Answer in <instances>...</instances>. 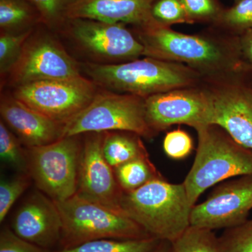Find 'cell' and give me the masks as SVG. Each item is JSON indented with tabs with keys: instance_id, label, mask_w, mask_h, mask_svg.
<instances>
[{
	"instance_id": "obj_1",
	"label": "cell",
	"mask_w": 252,
	"mask_h": 252,
	"mask_svg": "<svg viewBox=\"0 0 252 252\" xmlns=\"http://www.w3.org/2000/svg\"><path fill=\"white\" fill-rule=\"evenodd\" d=\"M193 207L183 183H170L162 177L123 191L119 203L123 213L150 236L171 243L190 227Z\"/></svg>"
},
{
	"instance_id": "obj_2",
	"label": "cell",
	"mask_w": 252,
	"mask_h": 252,
	"mask_svg": "<svg viewBox=\"0 0 252 252\" xmlns=\"http://www.w3.org/2000/svg\"><path fill=\"white\" fill-rule=\"evenodd\" d=\"M81 69L101 89L144 99L175 89L193 87L202 77L186 64L149 57L114 64L86 62L81 63Z\"/></svg>"
},
{
	"instance_id": "obj_3",
	"label": "cell",
	"mask_w": 252,
	"mask_h": 252,
	"mask_svg": "<svg viewBox=\"0 0 252 252\" xmlns=\"http://www.w3.org/2000/svg\"><path fill=\"white\" fill-rule=\"evenodd\" d=\"M198 144L183 184L193 206L202 194L221 182L252 175V150L235 142L219 126L197 129Z\"/></svg>"
},
{
	"instance_id": "obj_4",
	"label": "cell",
	"mask_w": 252,
	"mask_h": 252,
	"mask_svg": "<svg viewBox=\"0 0 252 252\" xmlns=\"http://www.w3.org/2000/svg\"><path fill=\"white\" fill-rule=\"evenodd\" d=\"M136 30L145 57L185 64L202 75H220L236 66L231 50L210 38L179 32L158 23Z\"/></svg>"
},
{
	"instance_id": "obj_5",
	"label": "cell",
	"mask_w": 252,
	"mask_h": 252,
	"mask_svg": "<svg viewBox=\"0 0 252 252\" xmlns=\"http://www.w3.org/2000/svg\"><path fill=\"white\" fill-rule=\"evenodd\" d=\"M55 203L63 223L58 250L72 248L101 239L137 240L152 237L120 210L87 200L77 194Z\"/></svg>"
},
{
	"instance_id": "obj_6",
	"label": "cell",
	"mask_w": 252,
	"mask_h": 252,
	"mask_svg": "<svg viewBox=\"0 0 252 252\" xmlns=\"http://www.w3.org/2000/svg\"><path fill=\"white\" fill-rule=\"evenodd\" d=\"M112 131L134 132L147 139L157 135L147 121L145 99L101 89L86 108L62 124L61 138Z\"/></svg>"
},
{
	"instance_id": "obj_7",
	"label": "cell",
	"mask_w": 252,
	"mask_h": 252,
	"mask_svg": "<svg viewBox=\"0 0 252 252\" xmlns=\"http://www.w3.org/2000/svg\"><path fill=\"white\" fill-rule=\"evenodd\" d=\"M82 146L81 135H77L26 147L28 174L38 190L55 202L75 195Z\"/></svg>"
},
{
	"instance_id": "obj_8",
	"label": "cell",
	"mask_w": 252,
	"mask_h": 252,
	"mask_svg": "<svg viewBox=\"0 0 252 252\" xmlns=\"http://www.w3.org/2000/svg\"><path fill=\"white\" fill-rule=\"evenodd\" d=\"M89 58L88 63L114 64L144 56V46L123 23L84 19H68L61 31Z\"/></svg>"
},
{
	"instance_id": "obj_9",
	"label": "cell",
	"mask_w": 252,
	"mask_h": 252,
	"mask_svg": "<svg viewBox=\"0 0 252 252\" xmlns=\"http://www.w3.org/2000/svg\"><path fill=\"white\" fill-rule=\"evenodd\" d=\"M100 89L94 81L81 75L15 86L11 94L42 115L63 124L86 108Z\"/></svg>"
},
{
	"instance_id": "obj_10",
	"label": "cell",
	"mask_w": 252,
	"mask_h": 252,
	"mask_svg": "<svg viewBox=\"0 0 252 252\" xmlns=\"http://www.w3.org/2000/svg\"><path fill=\"white\" fill-rule=\"evenodd\" d=\"M82 75L81 63L57 39L45 32L33 31L4 84L15 86L34 81L69 79Z\"/></svg>"
},
{
	"instance_id": "obj_11",
	"label": "cell",
	"mask_w": 252,
	"mask_h": 252,
	"mask_svg": "<svg viewBox=\"0 0 252 252\" xmlns=\"http://www.w3.org/2000/svg\"><path fill=\"white\" fill-rule=\"evenodd\" d=\"M252 210V175L230 179L217 186L190 214V225L214 230L227 229L248 220Z\"/></svg>"
},
{
	"instance_id": "obj_12",
	"label": "cell",
	"mask_w": 252,
	"mask_h": 252,
	"mask_svg": "<svg viewBox=\"0 0 252 252\" xmlns=\"http://www.w3.org/2000/svg\"><path fill=\"white\" fill-rule=\"evenodd\" d=\"M145 112L149 127L156 135L179 124L196 130L210 125V92L188 87L154 94L145 99Z\"/></svg>"
},
{
	"instance_id": "obj_13",
	"label": "cell",
	"mask_w": 252,
	"mask_h": 252,
	"mask_svg": "<svg viewBox=\"0 0 252 252\" xmlns=\"http://www.w3.org/2000/svg\"><path fill=\"white\" fill-rule=\"evenodd\" d=\"M105 132H92L84 136L76 194L122 211L119 203L123 190L118 184L114 168L105 160L102 152Z\"/></svg>"
},
{
	"instance_id": "obj_14",
	"label": "cell",
	"mask_w": 252,
	"mask_h": 252,
	"mask_svg": "<svg viewBox=\"0 0 252 252\" xmlns=\"http://www.w3.org/2000/svg\"><path fill=\"white\" fill-rule=\"evenodd\" d=\"M11 229L20 238L41 248H59L63 223L56 203L40 190L28 195L16 212Z\"/></svg>"
},
{
	"instance_id": "obj_15",
	"label": "cell",
	"mask_w": 252,
	"mask_h": 252,
	"mask_svg": "<svg viewBox=\"0 0 252 252\" xmlns=\"http://www.w3.org/2000/svg\"><path fill=\"white\" fill-rule=\"evenodd\" d=\"M209 92L210 125L219 126L235 142L252 150V89L228 84Z\"/></svg>"
},
{
	"instance_id": "obj_16",
	"label": "cell",
	"mask_w": 252,
	"mask_h": 252,
	"mask_svg": "<svg viewBox=\"0 0 252 252\" xmlns=\"http://www.w3.org/2000/svg\"><path fill=\"white\" fill-rule=\"evenodd\" d=\"M1 120L26 147H39L61 138L62 124L42 115L13 96L2 94Z\"/></svg>"
},
{
	"instance_id": "obj_17",
	"label": "cell",
	"mask_w": 252,
	"mask_h": 252,
	"mask_svg": "<svg viewBox=\"0 0 252 252\" xmlns=\"http://www.w3.org/2000/svg\"><path fill=\"white\" fill-rule=\"evenodd\" d=\"M157 0H75L68 19L84 18L109 23H123L142 29L157 24L152 14Z\"/></svg>"
},
{
	"instance_id": "obj_18",
	"label": "cell",
	"mask_w": 252,
	"mask_h": 252,
	"mask_svg": "<svg viewBox=\"0 0 252 252\" xmlns=\"http://www.w3.org/2000/svg\"><path fill=\"white\" fill-rule=\"evenodd\" d=\"M102 152L113 168L135 159L149 157L142 137L127 131L106 132Z\"/></svg>"
},
{
	"instance_id": "obj_19",
	"label": "cell",
	"mask_w": 252,
	"mask_h": 252,
	"mask_svg": "<svg viewBox=\"0 0 252 252\" xmlns=\"http://www.w3.org/2000/svg\"><path fill=\"white\" fill-rule=\"evenodd\" d=\"M41 23L36 10L28 0H0L1 32L21 33Z\"/></svg>"
},
{
	"instance_id": "obj_20",
	"label": "cell",
	"mask_w": 252,
	"mask_h": 252,
	"mask_svg": "<svg viewBox=\"0 0 252 252\" xmlns=\"http://www.w3.org/2000/svg\"><path fill=\"white\" fill-rule=\"evenodd\" d=\"M160 243V240L152 237L137 240L101 239L51 252H154Z\"/></svg>"
},
{
	"instance_id": "obj_21",
	"label": "cell",
	"mask_w": 252,
	"mask_h": 252,
	"mask_svg": "<svg viewBox=\"0 0 252 252\" xmlns=\"http://www.w3.org/2000/svg\"><path fill=\"white\" fill-rule=\"evenodd\" d=\"M114 174L123 191H132L150 181L162 177L149 158H140L114 168Z\"/></svg>"
},
{
	"instance_id": "obj_22",
	"label": "cell",
	"mask_w": 252,
	"mask_h": 252,
	"mask_svg": "<svg viewBox=\"0 0 252 252\" xmlns=\"http://www.w3.org/2000/svg\"><path fill=\"white\" fill-rule=\"evenodd\" d=\"M172 243L173 252H220L213 230L193 225Z\"/></svg>"
},
{
	"instance_id": "obj_23",
	"label": "cell",
	"mask_w": 252,
	"mask_h": 252,
	"mask_svg": "<svg viewBox=\"0 0 252 252\" xmlns=\"http://www.w3.org/2000/svg\"><path fill=\"white\" fill-rule=\"evenodd\" d=\"M2 121H0V158L1 161L16 169L21 173H27L26 149Z\"/></svg>"
},
{
	"instance_id": "obj_24",
	"label": "cell",
	"mask_w": 252,
	"mask_h": 252,
	"mask_svg": "<svg viewBox=\"0 0 252 252\" xmlns=\"http://www.w3.org/2000/svg\"><path fill=\"white\" fill-rule=\"evenodd\" d=\"M36 10L41 24L50 31H61L67 22V14L75 0H28Z\"/></svg>"
},
{
	"instance_id": "obj_25",
	"label": "cell",
	"mask_w": 252,
	"mask_h": 252,
	"mask_svg": "<svg viewBox=\"0 0 252 252\" xmlns=\"http://www.w3.org/2000/svg\"><path fill=\"white\" fill-rule=\"evenodd\" d=\"M35 28L21 33L1 32L0 74L3 81L17 62L25 43Z\"/></svg>"
},
{
	"instance_id": "obj_26",
	"label": "cell",
	"mask_w": 252,
	"mask_h": 252,
	"mask_svg": "<svg viewBox=\"0 0 252 252\" xmlns=\"http://www.w3.org/2000/svg\"><path fill=\"white\" fill-rule=\"evenodd\" d=\"M218 243L220 252H252V219L225 229Z\"/></svg>"
},
{
	"instance_id": "obj_27",
	"label": "cell",
	"mask_w": 252,
	"mask_h": 252,
	"mask_svg": "<svg viewBox=\"0 0 252 252\" xmlns=\"http://www.w3.org/2000/svg\"><path fill=\"white\" fill-rule=\"evenodd\" d=\"M31 178L22 173L9 180H1L0 183V222L2 223L16 200L31 185Z\"/></svg>"
},
{
	"instance_id": "obj_28",
	"label": "cell",
	"mask_w": 252,
	"mask_h": 252,
	"mask_svg": "<svg viewBox=\"0 0 252 252\" xmlns=\"http://www.w3.org/2000/svg\"><path fill=\"white\" fill-rule=\"evenodd\" d=\"M227 28L238 32L252 29V0H240L229 9L222 11L217 20Z\"/></svg>"
},
{
	"instance_id": "obj_29",
	"label": "cell",
	"mask_w": 252,
	"mask_h": 252,
	"mask_svg": "<svg viewBox=\"0 0 252 252\" xmlns=\"http://www.w3.org/2000/svg\"><path fill=\"white\" fill-rule=\"evenodd\" d=\"M152 14L154 19L163 26L192 23L180 0H157L152 6Z\"/></svg>"
},
{
	"instance_id": "obj_30",
	"label": "cell",
	"mask_w": 252,
	"mask_h": 252,
	"mask_svg": "<svg viewBox=\"0 0 252 252\" xmlns=\"http://www.w3.org/2000/svg\"><path fill=\"white\" fill-rule=\"evenodd\" d=\"M162 147L167 157L173 160H182L193 152V142L188 132L177 129L167 132Z\"/></svg>"
},
{
	"instance_id": "obj_31",
	"label": "cell",
	"mask_w": 252,
	"mask_h": 252,
	"mask_svg": "<svg viewBox=\"0 0 252 252\" xmlns=\"http://www.w3.org/2000/svg\"><path fill=\"white\" fill-rule=\"evenodd\" d=\"M192 23L195 21H217L220 11L215 0H180Z\"/></svg>"
},
{
	"instance_id": "obj_32",
	"label": "cell",
	"mask_w": 252,
	"mask_h": 252,
	"mask_svg": "<svg viewBox=\"0 0 252 252\" xmlns=\"http://www.w3.org/2000/svg\"><path fill=\"white\" fill-rule=\"evenodd\" d=\"M20 238L9 227L0 232V252H51Z\"/></svg>"
},
{
	"instance_id": "obj_33",
	"label": "cell",
	"mask_w": 252,
	"mask_h": 252,
	"mask_svg": "<svg viewBox=\"0 0 252 252\" xmlns=\"http://www.w3.org/2000/svg\"><path fill=\"white\" fill-rule=\"evenodd\" d=\"M240 51L252 67V29L244 32L240 42Z\"/></svg>"
},
{
	"instance_id": "obj_34",
	"label": "cell",
	"mask_w": 252,
	"mask_h": 252,
	"mask_svg": "<svg viewBox=\"0 0 252 252\" xmlns=\"http://www.w3.org/2000/svg\"><path fill=\"white\" fill-rule=\"evenodd\" d=\"M154 252H173V246L171 242L160 241Z\"/></svg>"
},
{
	"instance_id": "obj_35",
	"label": "cell",
	"mask_w": 252,
	"mask_h": 252,
	"mask_svg": "<svg viewBox=\"0 0 252 252\" xmlns=\"http://www.w3.org/2000/svg\"><path fill=\"white\" fill-rule=\"evenodd\" d=\"M240 0H234L235 3L238 2V1H240Z\"/></svg>"
}]
</instances>
